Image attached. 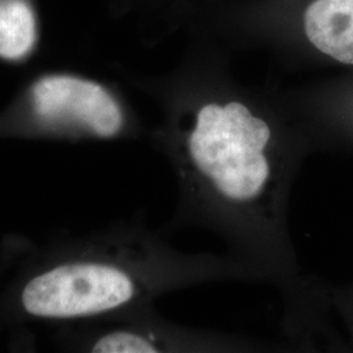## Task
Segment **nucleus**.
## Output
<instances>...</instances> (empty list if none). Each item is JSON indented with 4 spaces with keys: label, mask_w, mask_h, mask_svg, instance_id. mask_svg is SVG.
Listing matches in <instances>:
<instances>
[{
    "label": "nucleus",
    "mask_w": 353,
    "mask_h": 353,
    "mask_svg": "<svg viewBox=\"0 0 353 353\" xmlns=\"http://www.w3.org/2000/svg\"><path fill=\"white\" fill-rule=\"evenodd\" d=\"M267 279L229 255L178 252L145 228L115 227L30 250L0 290L4 322L76 323L151 309L169 292L223 279Z\"/></svg>",
    "instance_id": "f03ea898"
},
{
    "label": "nucleus",
    "mask_w": 353,
    "mask_h": 353,
    "mask_svg": "<svg viewBox=\"0 0 353 353\" xmlns=\"http://www.w3.org/2000/svg\"><path fill=\"white\" fill-rule=\"evenodd\" d=\"M305 33L318 50L353 64V0H316L305 12Z\"/></svg>",
    "instance_id": "39448f33"
},
{
    "label": "nucleus",
    "mask_w": 353,
    "mask_h": 353,
    "mask_svg": "<svg viewBox=\"0 0 353 353\" xmlns=\"http://www.w3.org/2000/svg\"><path fill=\"white\" fill-rule=\"evenodd\" d=\"M37 24L26 0H0V58L19 61L33 50Z\"/></svg>",
    "instance_id": "423d86ee"
},
{
    "label": "nucleus",
    "mask_w": 353,
    "mask_h": 353,
    "mask_svg": "<svg viewBox=\"0 0 353 353\" xmlns=\"http://www.w3.org/2000/svg\"><path fill=\"white\" fill-rule=\"evenodd\" d=\"M126 114L108 89L84 77L48 75L32 85L21 137L115 139L125 134Z\"/></svg>",
    "instance_id": "7ed1b4c3"
},
{
    "label": "nucleus",
    "mask_w": 353,
    "mask_h": 353,
    "mask_svg": "<svg viewBox=\"0 0 353 353\" xmlns=\"http://www.w3.org/2000/svg\"><path fill=\"white\" fill-rule=\"evenodd\" d=\"M58 335L61 347L93 353L230 351L252 347L240 339L176 327L147 309L130 316L68 323Z\"/></svg>",
    "instance_id": "20e7f679"
},
{
    "label": "nucleus",
    "mask_w": 353,
    "mask_h": 353,
    "mask_svg": "<svg viewBox=\"0 0 353 353\" xmlns=\"http://www.w3.org/2000/svg\"><path fill=\"white\" fill-rule=\"evenodd\" d=\"M179 186V223L227 241L232 256L265 278L296 284L290 191L303 147L245 102H205L160 139Z\"/></svg>",
    "instance_id": "f257e3e1"
}]
</instances>
